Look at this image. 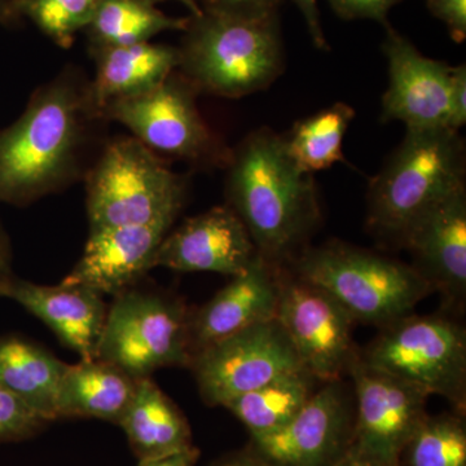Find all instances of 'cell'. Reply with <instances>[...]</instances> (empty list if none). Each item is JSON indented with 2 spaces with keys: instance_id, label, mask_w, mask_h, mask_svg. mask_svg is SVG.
Masks as SVG:
<instances>
[{
  "instance_id": "6da1fadb",
  "label": "cell",
  "mask_w": 466,
  "mask_h": 466,
  "mask_svg": "<svg viewBox=\"0 0 466 466\" xmlns=\"http://www.w3.org/2000/svg\"><path fill=\"white\" fill-rule=\"evenodd\" d=\"M228 207L247 227L259 256L287 267L305 249L320 219L317 183L290 158L283 135L262 127L227 162Z\"/></svg>"
},
{
  "instance_id": "7a4b0ae2",
  "label": "cell",
  "mask_w": 466,
  "mask_h": 466,
  "mask_svg": "<svg viewBox=\"0 0 466 466\" xmlns=\"http://www.w3.org/2000/svg\"><path fill=\"white\" fill-rule=\"evenodd\" d=\"M96 119L88 82L76 70L34 92L20 118L0 131V202L26 207L72 183Z\"/></svg>"
},
{
  "instance_id": "3957f363",
  "label": "cell",
  "mask_w": 466,
  "mask_h": 466,
  "mask_svg": "<svg viewBox=\"0 0 466 466\" xmlns=\"http://www.w3.org/2000/svg\"><path fill=\"white\" fill-rule=\"evenodd\" d=\"M179 55L180 73L198 92L238 99L266 90L284 72L279 15L189 16Z\"/></svg>"
},
{
  "instance_id": "277c9868",
  "label": "cell",
  "mask_w": 466,
  "mask_h": 466,
  "mask_svg": "<svg viewBox=\"0 0 466 466\" xmlns=\"http://www.w3.org/2000/svg\"><path fill=\"white\" fill-rule=\"evenodd\" d=\"M465 187V146L459 131H407L368 191V225L401 241L420 217Z\"/></svg>"
},
{
  "instance_id": "5b68a950",
  "label": "cell",
  "mask_w": 466,
  "mask_h": 466,
  "mask_svg": "<svg viewBox=\"0 0 466 466\" xmlns=\"http://www.w3.org/2000/svg\"><path fill=\"white\" fill-rule=\"evenodd\" d=\"M291 272L329 293L359 323L382 328L412 314L431 293L412 266L341 241L305 248Z\"/></svg>"
},
{
  "instance_id": "8992f818",
  "label": "cell",
  "mask_w": 466,
  "mask_h": 466,
  "mask_svg": "<svg viewBox=\"0 0 466 466\" xmlns=\"http://www.w3.org/2000/svg\"><path fill=\"white\" fill-rule=\"evenodd\" d=\"M186 177L133 137L106 144L86 177L90 231L174 223L187 198Z\"/></svg>"
},
{
  "instance_id": "52a82bcc",
  "label": "cell",
  "mask_w": 466,
  "mask_h": 466,
  "mask_svg": "<svg viewBox=\"0 0 466 466\" xmlns=\"http://www.w3.org/2000/svg\"><path fill=\"white\" fill-rule=\"evenodd\" d=\"M191 311L164 290L133 287L108 306L97 359L121 368L134 379L157 370L191 366Z\"/></svg>"
},
{
  "instance_id": "ba28073f",
  "label": "cell",
  "mask_w": 466,
  "mask_h": 466,
  "mask_svg": "<svg viewBox=\"0 0 466 466\" xmlns=\"http://www.w3.org/2000/svg\"><path fill=\"white\" fill-rule=\"evenodd\" d=\"M359 357L464 412L466 332L458 321L443 315H407L382 327Z\"/></svg>"
},
{
  "instance_id": "9c48e42d",
  "label": "cell",
  "mask_w": 466,
  "mask_h": 466,
  "mask_svg": "<svg viewBox=\"0 0 466 466\" xmlns=\"http://www.w3.org/2000/svg\"><path fill=\"white\" fill-rule=\"evenodd\" d=\"M198 94V88L175 70L152 90L112 101L104 106L100 116L124 125L153 153L198 167H226L231 152L202 116L196 101Z\"/></svg>"
},
{
  "instance_id": "30bf717a",
  "label": "cell",
  "mask_w": 466,
  "mask_h": 466,
  "mask_svg": "<svg viewBox=\"0 0 466 466\" xmlns=\"http://www.w3.org/2000/svg\"><path fill=\"white\" fill-rule=\"evenodd\" d=\"M276 319L289 337L303 370L319 382L339 381L348 375L359 355L352 339L357 321L329 293L288 267L280 268Z\"/></svg>"
},
{
  "instance_id": "8fae6325",
  "label": "cell",
  "mask_w": 466,
  "mask_h": 466,
  "mask_svg": "<svg viewBox=\"0 0 466 466\" xmlns=\"http://www.w3.org/2000/svg\"><path fill=\"white\" fill-rule=\"evenodd\" d=\"M189 368L202 400L211 407H225L278 377L302 370L289 337L276 318L201 350Z\"/></svg>"
},
{
  "instance_id": "7c38bea8",
  "label": "cell",
  "mask_w": 466,
  "mask_h": 466,
  "mask_svg": "<svg viewBox=\"0 0 466 466\" xmlns=\"http://www.w3.org/2000/svg\"><path fill=\"white\" fill-rule=\"evenodd\" d=\"M348 375L357 400L350 450L385 465L400 466L404 447L428 415L431 395L368 366L359 355Z\"/></svg>"
},
{
  "instance_id": "4fadbf2b",
  "label": "cell",
  "mask_w": 466,
  "mask_h": 466,
  "mask_svg": "<svg viewBox=\"0 0 466 466\" xmlns=\"http://www.w3.org/2000/svg\"><path fill=\"white\" fill-rule=\"evenodd\" d=\"M354 421L342 380L323 382L283 428L251 437L249 453L268 466H334L350 449Z\"/></svg>"
},
{
  "instance_id": "5bb4252c",
  "label": "cell",
  "mask_w": 466,
  "mask_h": 466,
  "mask_svg": "<svg viewBox=\"0 0 466 466\" xmlns=\"http://www.w3.org/2000/svg\"><path fill=\"white\" fill-rule=\"evenodd\" d=\"M382 50L389 70L388 90L382 97V121L403 122L407 131L450 128L452 66L424 56L410 39L390 25L386 27Z\"/></svg>"
},
{
  "instance_id": "9a60e30c",
  "label": "cell",
  "mask_w": 466,
  "mask_h": 466,
  "mask_svg": "<svg viewBox=\"0 0 466 466\" xmlns=\"http://www.w3.org/2000/svg\"><path fill=\"white\" fill-rule=\"evenodd\" d=\"M259 256L247 227L228 205L187 219L167 233L153 266L177 272L238 276Z\"/></svg>"
},
{
  "instance_id": "2e32d148",
  "label": "cell",
  "mask_w": 466,
  "mask_h": 466,
  "mask_svg": "<svg viewBox=\"0 0 466 466\" xmlns=\"http://www.w3.org/2000/svg\"><path fill=\"white\" fill-rule=\"evenodd\" d=\"M415 259L413 268L443 296L461 306L466 296V191L459 189L420 217L400 241Z\"/></svg>"
},
{
  "instance_id": "e0dca14e",
  "label": "cell",
  "mask_w": 466,
  "mask_h": 466,
  "mask_svg": "<svg viewBox=\"0 0 466 466\" xmlns=\"http://www.w3.org/2000/svg\"><path fill=\"white\" fill-rule=\"evenodd\" d=\"M173 225L159 222L90 231L81 259L61 283L84 285L113 297L137 287L155 268L159 245Z\"/></svg>"
},
{
  "instance_id": "ac0fdd59",
  "label": "cell",
  "mask_w": 466,
  "mask_h": 466,
  "mask_svg": "<svg viewBox=\"0 0 466 466\" xmlns=\"http://www.w3.org/2000/svg\"><path fill=\"white\" fill-rule=\"evenodd\" d=\"M280 268L257 257L198 311H191L189 349L201 350L253 325L272 320L278 311Z\"/></svg>"
},
{
  "instance_id": "d6986e66",
  "label": "cell",
  "mask_w": 466,
  "mask_h": 466,
  "mask_svg": "<svg viewBox=\"0 0 466 466\" xmlns=\"http://www.w3.org/2000/svg\"><path fill=\"white\" fill-rule=\"evenodd\" d=\"M26 311L51 328L81 360L97 359L108 303L99 291L84 285H39L15 276L5 291Z\"/></svg>"
},
{
  "instance_id": "ffe728a7",
  "label": "cell",
  "mask_w": 466,
  "mask_h": 466,
  "mask_svg": "<svg viewBox=\"0 0 466 466\" xmlns=\"http://www.w3.org/2000/svg\"><path fill=\"white\" fill-rule=\"evenodd\" d=\"M90 50L96 72L94 81L88 82V97L100 119L104 106L152 90L180 63L179 48L150 42Z\"/></svg>"
},
{
  "instance_id": "44dd1931",
  "label": "cell",
  "mask_w": 466,
  "mask_h": 466,
  "mask_svg": "<svg viewBox=\"0 0 466 466\" xmlns=\"http://www.w3.org/2000/svg\"><path fill=\"white\" fill-rule=\"evenodd\" d=\"M118 426L139 462L167 458L193 447L186 416L150 377L137 380L133 400Z\"/></svg>"
},
{
  "instance_id": "7402d4cb",
  "label": "cell",
  "mask_w": 466,
  "mask_h": 466,
  "mask_svg": "<svg viewBox=\"0 0 466 466\" xmlns=\"http://www.w3.org/2000/svg\"><path fill=\"white\" fill-rule=\"evenodd\" d=\"M137 380L101 359L69 366L57 398V420L82 417L118 425L130 406Z\"/></svg>"
},
{
  "instance_id": "603a6c76",
  "label": "cell",
  "mask_w": 466,
  "mask_h": 466,
  "mask_svg": "<svg viewBox=\"0 0 466 466\" xmlns=\"http://www.w3.org/2000/svg\"><path fill=\"white\" fill-rule=\"evenodd\" d=\"M67 364L20 337L0 339V383L46 421L57 420V398Z\"/></svg>"
},
{
  "instance_id": "cb8c5ba5",
  "label": "cell",
  "mask_w": 466,
  "mask_h": 466,
  "mask_svg": "<svg viewBox=\"0 0 466 466\" xmlns=\"http://www.w3.org/2000/svg\"><path fill=\"white\" fill-rule=\"evenodd\" d=\"M317 382L306 370H294L235 398L225 408L247 426L251 437H260L288 424L317 391Z\"/></svg>"
},
{
  "instance_id": "d4e9b609",
  "label": "cell",
  "mask_w": 466,
  "mask_h": 466,
  "mask_svg": "<svg viewBox=\"0 0 466 466\" xmlns=\"http://www.w3.org/2000/svg\"><path fill=\"white\" fill-rule=\"evenodd\" d=\"M189 17H171L144 0H101L84 30L90 47H124L164 32H184Z\"/></svg>"
},
{
  "instance_id": "484cf974",
  "label": "cell",
  "mask_w": 466,
  "mask_h": 466,
  "mask_svg": "<svg viewBox=\"0 0 466 466\" xmlns=\"http://www.w3.org/2000/svg\"><path fill=\"white\" fill-rule=\"evenodd\" d=\"M354 116L355 110L348 104L334 103L296 122L289 133L283 135L294 164L305 173L314 174L345 162L342 144Z\"/></svg>"
},
{
  "instance_id": "4316f807",
  "label": "cell",
  "mask_w": 466,
  "mask_h": 466,
  "mask_svg": "<svg viewBox=\"0 0 466 466\" xmlns=\"http://www.w3.org/2000/svg\"><path fill=\"white\" fill-rule=\"evenodd\" d=\"M408 466H466V429L461 416L426 415L404 447Z\"/></svg>"
},
{
  "instance_id": "83f0119b",
  "label": "cell",
  "mask_w": 466,
  "mask_h": 466,
  "mask_svg": "<svg viewBox=\"0 0 466 466\" xmlns=\"http://www.w3.org/2000/svg\"><path fill=\"white\" fill-rule=\"evenodd\" d=\"M101 0H12L15 12L34 25L55 45L69 48L76 34L90 24Z\"/></svg>"
},
{
  "instance_id": "f1b7e54d",
  "label": "cell",
  "mask_w": 466,
  "mask_h": 466,
  "mask_svg": "<svg viewBox=\"0 0 466 466\" xmlns=\"http://www.w3.org/2000/svg\"><path fill=\"white\" fill-rule=\"evenodd\" d=\"M48 424L0 383V444L33 437Z\"/></svg>"
},
{
  "instance_id": "f546056e",
  "label": "cell",
  "mask_w": 466,
  "mask_h": 466,
  "mask_svg": "<svg viewBox=\"0 0 466 466\" xmlns=\"http://www.w3.org/2000/svg\"><path fill=\"white\" fill-rule=\"evenodd\" d=\"M202 12L228 16L258 17L278 14L283 0H198Z\"/></svg>"
},
{
  "instance_id": "4dcf8cb0",
  "label": "cell",
  "mask_w": 466,
  "mask_h": 466,
  "mask_svg": "<svg viewBox=\"0 0 466 466\" xmlns=\"http://www.w3.org/2000/svg\"><path fill=\"white\" fill-rule=\"evenodd\" d=\"M334 12L346 20L368 18L388 27L389 11L400 0H328Z\"/></svg>"
},
{
  "instance_id": "1f68e13d",
  "label": "cell",
  "mask_w": 466,
  "mask_h": 466,
  "mask_svg": "<svg viewBox=\"0 0 466 466\" xmlns=\"http://www.w3.org/2000/svg\"><path fill=\"white\" fill-rule=\"evenodd\" d=\"M429 11L446 24L451 38L461 43L466 38V0H426Z\"/></svg>"
},
{
  "instance_id": "d6a6232c",
  "label": "cell",
  "mask_w": 466,
  "mask_h": 466,
  "mask_svg": "<svg viewBox=\"0 0 466 466\" xmlns=\"http://www.w3.org/2000/svg\"><path fill=\"white\" fill-rule=\"evenodd\" d=\"M450 121L451 130L459 131L466 124V66H452L450 85Z\"/></svg>"
},
{
  "instance_id": "836d02e7",
  "label": "cell",
  "mask_w": 466,
  "mask_h": 466,
  "mask_svg": "<svg viewBox=\"0 0 466 466\" xmlns=\"http://www.w3.org/2000/svg\"><path fill=\"white\" fill-rule=\"evenodd\" d=\"M299 5L305 18L306 25L312 42L319 50H327L328 43L325 39L323 29H321L320 14H319L318 0H293Z\"/></svg>"
},
{
  "instance_id": "e575fe53",
  "label": "cell",
  "mask_w": 466,
  "mask_h": 466,
  "mask_svg": "<svg viewBox=\"0 0 466 466\" xmlns=\"http://www.w3.org/2000/svg\"><path fill=\"white\" fill-rule=\"evenodd\" d=\"M14 278V251L11 238L0 220V299H5V291Z\"/></svg>"
},
{
  "instance_id": "d590c367",
  "label": "cell",
  "mask_w": 466,
  "mask_h": 466,
  "mask_svg": "<svg viewBox=\"0 0 466 466\" xmlns=\"http://www.w3.org/2000/svg\"><path fill=\"white\" fill-rule=\"evenodd\" d=\"M198 456H200L198 450L192 447V449L167 456V458L140 461L139 466H195Z\"/></svg>"
},
{
  "instance_id": "8d00e7d4",
  "label": "cell",
  "mask_w": 466,
  "mask_h": 466,
  "mask_svg": "<svg viewBox=\"0 0 466 466\" xmlns=\"http://www.w3.org/2000/svg\"><path fill=\"white\" fill-rule=\"evenodd\" d=\"M334 466H389L382 464V462L377 461V460L366 458V456L359 455L354 451L348 450V452L343 455V458L339 460Z\"/></svg>"
},
{
  "instance_id": "74e56055",
  "label": "cell",
  "mask_w": 466,
  "mask_h": 466,
  "mask_svg": "<svg viewBox=\"0 0 466 466\" xmlns=\"http://www.w3.org/2000/svg\"><path fill=\"white\" fill-rule=\"evenodd\" d=\"M21 18L15 12L12 0H0V25L15 27L20 25Z\"/></svg>"
},
{
  "instance_id": "f35d334b",
  "label": "cell",
  "mask_w": 466,
  "mask_h": 466,
  "mask_svg": "<svg viewBox=\"0 0 466 466\" xmlns=\"http://www.w3.org/2000/svg\"><path fill=\"white\" fill-rule=\"evenodd\" d=\"M218 466H268L263 464L260 460L254 458L250 453H244V455H236L231 459H227L225 461L220 462Z\"/></svg>"
},
{
  "instance_id": "ab89813d",
  "label": "cell",
  "mask_w": 466,
  "mask_h": 466,
  "mask_svg": "<svg viewBox=\"0 0 466 466\" xmlns=\"http://www.w3.org/2000/svg\"><path fill=\"white\" fill-rule=\"evenodd\" d=\"M144 2L157 5L158 3L168 2V0H144ZM175 2H179L186 5V7L191 11V16H198V15H201L202 11L200 5H198V0H175Z\"/></svg>"
}]
</instances>
